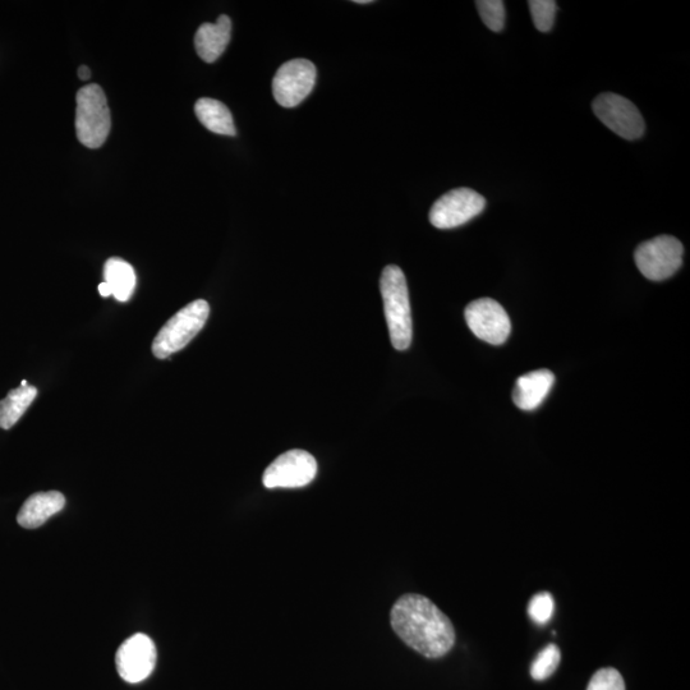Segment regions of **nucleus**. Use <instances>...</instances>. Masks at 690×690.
<instances>
[{
    "label": "nucleus",
    "mask_w": 690,
    "mask_h": 690,
    "mask_svg": "<svg viewBox=\"0 0 690 690\" xmlns=\"http://www.w3.org/2000/svg\"><path fill=\"white\" fill-rule=\"evenodd\" d=\"M390 621L397 636L427 659H439L454 646L452 621L425 596L408 593L400 597L391 609Z\"/></svg>",
    "instance_id": "f257e3e1"
},
{
    "label": "nucleus",
    "mask_w": 690,
    "mask_h": 690,
    "mask_svg": "<svg viewBox=\"0 0 690 690\" xmlns=\"http://www.w3.org/2000/svg\"><path fill=\"white\" fill-rule=\"evenodd\" d=\"M380 291L391 344L397 351H406L412 343V312L406 276L399 266H386L381 274Z\"/></svg>",
    "instance_id": "f03ea898"
},
{
    "label": "nucleus",
    "mask_w": 690,
    "mask_h": 690,
    "mask_svg": "<svg viewBox=\"0 0 690 690\" xmlns=\"http://www.w3.org/2000/svg\"><path fill=\"white\" fill-rule=\"evenodd\" d=\"M76 103L77 138L89 149H99L112 127L107 96L99 85L91 84L77 92Z\"/></svg>",
    "instance_id": "7ed1b4c3"
},
{
    "label": "nucleus",
    "mask_w": 690,
    "mask_h": 690,
    "mask_svg": "<svg viewBox=\"0 0 690 690\" xmlns=\"http://www.w3.org/2000/svg\"><path fill=\"white\" fill-rule=\"evenodd\" d=\"M210 315L209 303L197 299L183 307L160 329L154 339L153 353L159 360L182 351L200 333Z\"/></svg>",
    "instance_id": "20e7f679"
},
{
    "label": "nucleus",
    "mask_w": 690,
    "mask_h": 690,
    "mask_svg": "<svg viewBox=\"0 0 690 690\" xmlns=\"http://www.w3.org/2000/svg\"><path fill=\"white\" fill-rule=\"evenodd\" d=\"M684 248L679 239L660 236L639 245L634 260L644 278L661 282L682 268Z\"/></svg>",
    "instance_id": "39448f33"
},
{
    "label": "nucleus",
    "mask_w": 690,
    "mask_h": 690,
    "mask_svg": "<svg viewBox=\"0 0 690 690\" xmlns=\"http://www.w3.org/2000/svg\"><path fill=\"white\" fill-rule=\"evenodd\" d=\"M593 112L607 128L625 140H638L646 130V124L636 105L613 92L598 95L593 101Z\"/></svg>",
    "instance_id": "423d86ee"
},
{
    "label": "nucleus",
    "mask_w": 690,
    "mask_h": 690,
    "mask_svg": "<svg viewBox=\"0 0 690 690\" xmlns=\"http://www.w3.org/2000/svg\"><path fill=\"white\" fill-rule=\"evenodd\" d=\"M317 462L305 450H289L270 464L262 476L266 489H298L315 480Z\"/></svg>",
    "instance_id": "0eeeda50"
},
{
    "label": "nucleus",
    "mask_w": 690,
    "mask_h": 690,
    "mask_svg": "<svg viewBox=\"0 0 690 690\" xmlns=\"http://www.w3.org/2000/svg\"><path fill=\"white\" fill-rule=\"evenodd\" d=\"M486 207L485 197L471 188L445 193L430 210V222L437 229H453L471 222Z\"/></svg>",
    "instance_id": "6e6552de"
},
{
    "label": "nucleus",
    "mask_w": 690,
    "mask_h": 690,
    "mask_svg": "<svg viewBox=\"0 0 690 690\" xmlns=\"http://www.w3.org/2000/svg\"><path fill=\"white\" fill-rule=\"evenodd\" d=\"M316 84L315 64L307 59H293L275 73L273 94L284 108H296L311 94Z\"/></svg>",
    "instance_id": "1a4fd4ad"
},
{
    "label": "nucleus",
    "mask_w": 690,
    "mask_h": 690,
    "mask_svg": "<svg viewBox=\"0 0 690 690\" xmlns=\"http://www.w3.org/2000/svg\"><path fill=\"white\" fill-rule=\"evenodd\" d=\"M464 316L472 333L492 345L504 344L512 331V322L504 307L491 298L469 303Z\"/></svg>",
    "instance_id": "9d476101"
},
{
    "label": "nucleus",
    "mask_w": 690,
    "mask_h": 690,
    "mask_svg": "<svg viewBox=\"0 0 690 690\" xmlns=\"http://www.w3.org/2000/svg\"><path fill=\"white\" fill-rule=\"evenodd\" d=\"M115 665L124 682H144L153 673L156 665V647L153 639L141 633L128 638L118 648Z\"/></svg>",
    "instance_id": "9b49d317"
},
{
    "label": "nucleus",
    "mask_w": 690,
    "mask_h": 690,
    "mask_svg": "<svg viewBox=\"0 0 690 690\" xmlns=\"http://www.w3.org/2000/svg\"><path fill=\"white\" fill-rule=\"evenodd\" d=\"M555 383L549 370H538L519 377L513 390L515 406L522 411H533L544 403Z\"/></svg>",
    "instance_id": "f8f14e48"
},
{
    "label": "nucleus",
    "mask_w": 690,
    "mask_h": 690,
    "mask_svg": "<svg viewBox=\"0 0 690 690\" xmlns=\"http://www.w3.org/2000/svg\"><path fill=\"white\" fill-rule=\"evenodd\" d=\"M66 505V498L58 491L38 492L30 496L17 515L21 527L34 529L43 526Z\"/></svg>",
    "instance_id": "ddd939ff"
},
{
    "label": "nucleus",
    "mask_w": 690,
    "mask_h": 690,
    "mask_svg": "<svg viewBox=\"0 0 690 690\" xmlns=\"http://www.w3.org/2000/svg\"><path fill=\"white\" fill-rule=\"evenodd\" d=\"M232 35V21L220 16L215 23H204L195 36L196 52L202 61L213 63L225 52Z\"/></svg>",
    "instance_id": "4468645a"
},
{
    "label": "nucleus",
    "mask_w": 690,
    "mask_h": 690,
    "mask_svg": "<svg viewBox=\"0 0 690 690\" xmlns=\"http://www.w3.org/2000/svg\"><path fill=\"white\" fill-rule=\"evenodd\" d=\"M195 113L207 130L224 136H236L233 115L222 101L202 98L197 100Z\"/></svg>",
    "instance_id": "2eb2a0df"
},
{
    "label": "nucleus",
    "mask_w": 690,
    "mask_h": 690,
    "mask_svg": "<svg viewBox=\"0 0 690 690\" xmlns=\"http://www.w3.org/2000/svg\"><path fill=\"white\" fill-rule=\"evenodd\" d=\"M104 282L119 302L130 301L136 289V273L127 261L112 257L104 265Z\"/></svg>",
    "instance_id": "dca6fc26"
},
{
    "label": "nucleus",
    "mask_w": 690,
    "mask_h": 690,
    "mask_svg": "<svg viewBox=\"0 0 690 690\" xmlns=\"http://www.w3.org/2000/svg\"><path fill=\"white\" fill-rule=\"evenodd\" d=\"M38 397L35 386H20L9 391L6 398L0 400V429L9 430L21 420L23 414Z\"/></svg>",
    "instance_id": "f3484780"
},
{
    "label": "nucleus",
    "mask_w": 690,
    "mask_h": 690,
    "mask_svg": "<svg viewBox=\"0 0 690 690\" xmlns=\"http://www.w3.org/2000/svg\"><path fill=\"white\" fill-rule=\"evenodd\" d=\"M561 653L558 646L549 644L544 650L538 653L535 661L532 662L531 675L537 682H542L550 678L555 673L560 664Z\"/></svg>",
    "instance_id": "a211bd4d"
},
{
    "label": "nucleus",
    "mask_w": 690,
    "mask_h": 690,
    "mask_svg": "<svg viewBox=\"0 0 690 690\" xmlns=\"http://www.w3.org/2000/svg\"><path fill=\"white\" fill-rule=\"evenodd\" d=\"M528 6L536 29L549 32L554 26L556 11H558L555 0H531Z\"/></svg>",
    "instance_id": "6ab92c4d"
},
{
    "label": "nucleus",
    "mask_w": 690,
    "mask_h": 690,
    "mask_svg": "<svg viewBox=\"0 0 690 690\" xmlns=\"http://www.w3.org/2000/svg\"><path fill=\"white\" fill-rule=\"evenodd\" d=\"M478 13L491 31L500 32L505 26V4L501 0H478Z\"/></svg>",
    "instance_id": "aec40b11"
},
{
    "label": "nucleus",
    "mask_w": 690,
    "mask_h": 690,
    "mask_svg": "<svg viewBox=\"0 0 690 690\" xmlns=\"http://www.w3.org/2000/svg\"><path fill=\"white\" fill-rule=\"evenodd\" d=\"M555 601L549 592H540L532 597L528 606V614L537 624H546L554 615Z\"/></svg>",
    "instance_id": "412c9836"
},
{
    "label": "nucleus",
    "mask_w": 690,
    "mask_h": 690,
    "mask_svg": "<svg viewBox=\"0 0 690 690\" xmlns=\"http://www.w3.org/2000/svg\"><path fill=\"white\" fill-rule=\"evenodd\" d=\"M587 690H625V683L618 670L607 667L593 674Z\"/></svg>",
    "instance_id": "4be33fe9"
},
{
    "label": "nucleus",
    "mask_w": 690,
    "mask_h": 690,
    "mask_svg": "<svg viewBox=\"0 0 690 690\" xmlns=\"http://www.w3.org/2000/svg\"><path fill=\"white\" fill-rule=\"evenodd\" d=\"M78 77H80L82 81L89 80V78L91 77L89 67L81 66L80 68H78Z\"/></svg>",
    "instance_id": "5701e85b"
},
{
    "label": "nucleus",
    "mask_w": 690,
    "mask_h": 690,
    "mask_svg": "<svg viewBox=\"0 0 690 690\" xmlns=\"http://www.w3.org/2000/svg\"><path fill=\"white\" fill-rule=\"evenodd\" d=\"M99 293L101 294V297L112 296V291H110L109 285L105 282L99 284Z\"/></svg>",
    "instance_id": "b1692460"
},
{
    "label": "nucleus",
    "mask_w": 690,
    "mask_h": 690,
    "mask_svg": "<svg viewBox=\"0 0 690 690\" xmlns=\"http://www.w3.org/2000/svg\"><path fill=\"white\" fill-rule=\"evenodd\" d=\"M354 3H357V4H368V3H371V2H370V0H356V2H354Z\"/></svg>",
    "instance_id": "393cba45"
},
{
    "label": "nucleus",
    "mask_w": 690,
    "mask_h": 690,
    "mask_svg": "<svg viewBox=\"0 0 690 690\" xmlns=\"http://www.w3.org/2000/svg\"><path fill=\"white\" fill-rule=\"evenodd\" d=\"M21 386H23V388H26V386H29V384H27L26 380H23Z\"/></svg>",
    "instance_id": "a878e982"
}]
</instances>
